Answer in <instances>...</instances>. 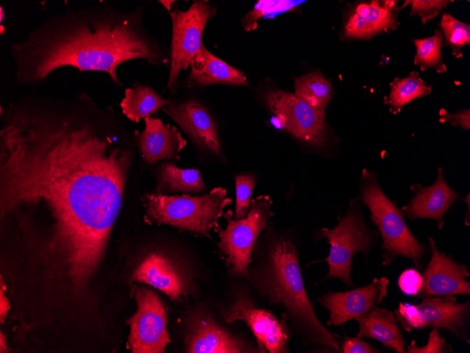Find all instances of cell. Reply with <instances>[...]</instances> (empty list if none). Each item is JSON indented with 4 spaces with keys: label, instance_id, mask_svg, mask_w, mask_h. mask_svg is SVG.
I'll list each match as a JSON object with an SVG mask.
<instances>
[{
    "label": "cell",
    "instance_id": "obj_1",
    "mask_svg": "<svg viewBox=\"0 0 470 353\" xmlns=\"http://www.w3.org/2000/svg\"><path fill=\"white\" fill-rule=\"evenodd\" d=\"M0 115L1 216L43 204L52 218L46 251L82 286L105 256L135 140L111 107L84 92L30 95Z\"/></svg>",
    "mask_w": 470,
    "mask_h": 353
},
{
    "label": "cell",
    "instance_id": "obj_2",
    "mask_svg": "<svg viewBox=\"0 0 470 353\" xmlns=\"http://www.w3.org/2000/svg\"><path fill=\"white\" fill-rule=\"evenodd\" d=\"M16 81L31 87L45 82L63 67L106 73L123 87L118 67L142 59L170 63V51L146 29L143 8L123 11L97 4L51 15L11 46Z\"/></svg>",
    "mask_w": 470,
    "mask_h": 353
},
{
    "label": "cell",
    "instance_id": "obj_3",
    "mask_svg": "<svg viewBox=\"0 0 470 353\" xmlns=\"http://www.w3.org/2000/svg\"><path fill=\"white\" fill-rule=\"evenodd\" d=\"M264 232L243 278L266 304L286 318L292 335L304 347L342 352L341 337L319 320L308 298L296 240L291 233L272 225Z\"/></svg>",
    "mask_w": 470,
    "mask_h": 353
},
{
    "label": "cell",
    "instance_id": "obj_4",
    "mask_svg": "<svg viewBox=\"0 0 470 353\" xmlns=\"http://www.w3.org/2000/svg\"><path fill=\"white\" fill-rule=\"evenodd\" d=\"M140 198L145 209L146 223L171 225L210 239V230L219 224L224 208L232 202L227 197L226 189L222 187H215L201 196L146 192Z\"/></svg>",
    "mask_w": 470,
    "mask_h": 353
},
{
    "label": "cell",
    "instance_id": "obj_5",
    "mask_svg": "<svg viewBox=\"0 0 470 353\" xmlns=\"http://www.w3.org/2000/svg\"><path fill=\"white\" fill-rule=\"evenodd\" d=\"M360 192L361 200L369 211L371 221L381 236L382 264L388 266L397 256H402L423 271L430 249L412 235L401 209L382 191L376 172L363 170Z\"/></svg>",
    "mask_w": 470,
    "mask_h": 353
},
{
    "label": "cell",
    "instance_id": "obj_6",
    "mask_svg": "<svg viewBox=\"0 0 470 353\" xmlns=\"http://www.w3.org/2000/svg\"><path fill=\"white\" fill-rule=\"evenodd\" d=\"M272 204L269 196L259 195L251 200L245 218L234 219L233 211L228 209L222 216L227 221L226 228L222 229L220 224L213 228L220 237L217 247L230 275H246L260 235L272 225L271 218L274 216Z\"/></svg>",
    "mask_w": 470,
    "mask_h": 353
},
{
    "label": "cell",
    "instance_id": "obj_7",
    "mask_svg": "<svg viewBox=\"0 0 470 353\" xmlns=\"http://www.w3.org/2000/svg\"><path fill=\"white\" fill-rule=\"evenodd\" d=\"M378 233L365 223L361 211L360 200L352 199L346 213L338 218L333 228H323L317 233L330 245L328 256L324 259L329 271L322 281L336 278L348 287H353L351 268L354 256L362 253L365 260L374 244L378 242Z\"/></svg>",
    "mask_w": 470,
    "mask_h": 353
},
{
    "label": "cell",
    "instance_id": "obj_8",
    "mask_svg": "<svg viewBox=\"0 0 470 353\" xmlns=\"http://www.w3.org/2000/svg\"><path fill=\"white\" fill-rule=\"evenodd\" d=\"M457 300L456 296L448 295L424 297L418 304L400 302L394 314L407 332L425 328L445 330L469 344L470 301Z\"/></svg>",
    "mask_w": 470,
    "mask_h": 353
},
{
    "label": "cell",
    "instance_id": "obj_9",
    "mask_svg": "<svg viewBox=\"0 0 470 353\" xmlns=\"http://www.w3.org/2000/svg\"><path fill=\"white\" fill-rule=\"evenodd\" d=\"M216 13V8L207 1H193L182 11L177 6L170 13L172 34L170 50V71L167 88L175 93L179 75L191 65L200 50L204 28Z\"/></svg>",
    "mask_w": 470,
    "mask_h": 353
},
{
    "label": "cell",
    "instance_id": "obj_10",
    "mask_svg": "<svg viewBox=\"0 0 470 353\" xmlns=\"http://www.w3.org/2000/svg\"><path fill=\"white\" fill-rule=\"evenodd\" d=\"M225 323L243 322L253 335L260 353H288L291 328L286 318L274 311L256 305L248 296L238 293L220 309Z\"/></svg>",
    "mask_w": 470,
    "mask_h": 353
},
{
    "label": "cell",
    "instance_id": "obj_11",
    "mask_svg": "<svg viewBox=\"0 0 470 353\" xmlns=\"http://www.w3.org/2000/svg\"><path fill=\"white\" fill-rule=\"evenodd\" d=\"M263 101L278 123L292 136L310 145L323 147L327 144V125L324 111L316 109L294 93L282 90L265 92Z\"/></svg>",
    "mask_w": 470,
    "mask_h": 353
},
{
    "label": "cell",
    "instance_id": "obj_12",
    "mask_svg": "<svg viewBox=\"0 0 470 353\" xmlns=\"http://www.w3.org/2000/svg\"><path fill=\"white\" fill-rule=\"evenodd\" d=\"M131 290L137 310L127 321L130 327L127 348L134 353H163L171 342L164 304L148 287L134 285Z\"/></svg>",
    "mask_w": 470,
    "mask_h": 353
},
{
    "label": "cell",
    "instance_id": "obj_13",
    "mask_svg": "<svg viewBox=\"0 0 470 353\" xmlns=\"http://www.w3.org/2000/svg\"><path fill=\"white\" fill-rule=\"evenodd\" d=\"M184 338L188 353H248L260 350L251 342L220 323L208 310L197 309L189 317Z\"/></svg>",
    "mask_w": 470,
    "mask_h": 353
},
{
    "label": "cell",
    "instance_id": "obj_14",
    "mask_svg": "<svg viewBox=\"0 0 470 353\" xmlns=\"http://www.w3.org/2000/svg\"><path fill=\"white\" fill-rule=\"evenodd\" d=\"M162 111L184 132L200 151L215 156H223L215 121L207 107L195 99L182 102L168 99Z\"/></svg>",
    "mask_w": 470,
    "mask_h": 353
},
{
    "label": "cell",
    "instance_id": "obj_15",
    "mask_svg": "<svg viewBox=\"0 0 470 353\" xmlns=\"http://www.w3.org/2000/svg\"><path fill=\"white\" fill-rule=\"evenodd\" d=\"M389 280L374 278L369 285L345 292L329 290L315 299L329 313L327 326H343L382 303L388 295Z\"/></svg>",
    "mask_w": 470,
    "mask_h": 353
},
{
    "label": "cell",
    "instance_id": "obj_16",
    "mask_svg": "<svg viewBox=\"0 0 470 353\" xmlns=\"http://www.w3.org/2000/svg\"><path fill=\"white\" fill-rule=\"evenodd\" d=\"M431 257L423 270V286L418 298L470 295L468 266L455 261L451 254L440 252L433 239L428 236Z\"/></svg>",
    "mask_w": 470,
    "mask_h": 353
},
{
    "label": "cell",
    "instance_id": "obj_17",
    "mask_svg": "<svg viewBox=\"0 0 470 353\" xmlns=\"http://www.w3.org/2000/svg\"><path fill=\"white\" fill-rule=\"evenodd\" d=\"M182 266L170 256L152 252L138 264L132 280L148 284L166 295L172 302H181L190 290V279Z\"/></svg>",
    "mask_w": 470,
    "mask_h": 353
},
{
    "label": "cell",
    "instance_id": "obj_18",
    "mask_svg": "<svg viewBox=\"0 0 470 353\" xmlns=\"http://www.w3.org/2000/svg\"><path fill=\"white\" fill-rule=\"evenodd\" d=\"M144 123V130H136L134 135L143 160L149 166L164 159L178 161L187 143L178 129L151 116L146 117Z\"/></svg>",
    "mask_w": 470,
    "mask_h": 353
},
{
    "label": "cell",
    "instance_id": "obj_19",
    "mask_svg": "<svg viewBox=\"0 0 470 353\" xmlns=\"http://www.w3.org/2000/svg\"><path fill=\"white\" fill-rule=\"evenodd\" d=\"M415 195L402 206L404 216L412 221L417 218L434 220L439 229L443 225V218L451 206L462 197L447 184L441 168L438 169L436 182L431 186L413 185Z\"/></svg>",
    "mask_w": 470,
    "mask_h": 353
},
{
    "label": "cell",
    "instance_id": "obj_20",
    "mask_svg": "<svg viewBox=\"0 0 470 353\" xmlns=\"http://www.w3.org/2000/svg\"><path fill=\"white\" fill-rule=\"evenodd\" d=\"M397 1H371L359 4L350 15L344 33L348 37L367 39L388 30H395Z\"/></svg>",
    "mask_w": 470,
    "mask_h": 353
},
{
    "label": "cell",
    "instance_id": "obj_21",
    "mask_svg": "<svg viewBox=\"0 0 470 353\" xmlns=\"http://www.w3.org/2000/svg\"><path fill=\"white\" fill-rule=\"evenodd\" d=\"M354 319L358 325L357 337L375 340L398 353L405 352V337L391 311L375 306Z\"/></svg>",
    "mask_w": 470,
    "mask_h": 353
},
{
    "label": "cell",
    "instance_id": "obj_22",
    "mask_svg": "<svg viewBox=\"0 0 470 353\" xmlns=\"http://www.w3.org/2000/svg\"><path fill=\"white\" fill-rule=\"evenodd\" d=\"M188 82L193 85L227 84L248 86L245 74L210 52L203 44L191 65Z\"/></svg>",
    "mask_w": 470,
    "mask_h": 353
},
{
    "label": "cell",
    "instance_id": "obj_23",
    "mask_svg": "<svg viewBox=\"0 0 470 353\" xmlns=\"http://www.w3.org/2000/svg\"><path fill=\"white\" fill-rule=\"evenodd\" d=\"M155 192L167 194H198L205 190L202 174L196 168H180L172 162L160 164L156 171Z\"/></svg>",
    "mask_w": 470,
    "mask_h": 353
},
{
    "label": "cell",
    "instance_id": "obj_24",
    "mask_svg": "<svg viewBox=\"0 0 470 353\" xmlns=\"http://www.w3.org/2000/svg\"><path fill=\"white\" fill-rule=\"evenodd\" d=\"M167 103L168 99L158 94L151 87L136 81L132 87L125 89L120 107L127 118L139 123L141 118L156 113Z\"/></svg>",
    "mask_w": 470,
    "mask_h": 353
},
{
    "label": "cell",
    "instance_id": "obj_25",
    "mask_svg": "<svg viewBox=\"0 0 470 353\" xmlns=\"http://www.w3.org/2000/svg\"><path fill=\"white\" fill-rule=\"evenodd\" d=\"M294 94L312 107L324 111L331 100L333 88L319 71H312L295 80Z\"/></svg>",
    "mask_w": 470,
    "mask_h": 353
},
{
    "label": "cell",
    "instance_id": "obj_26",
    "mask_svg": "<svg viewBox=\"0 0 470 353\" xmlns=\"http://www.w3.org/2000/svg\"><path fill=\"white\" fill-rule=\"evenodd\" d=\"M390 92L386 98L390 111L397 114L402 107L412 100L431 93L432 87L428 85L416 71L402 78H396L390 83Z\"/></svg>",
    "mask_w": 470,
    "mask_h": 353
},
{
    "label": "cell",
    "instance_id": "obj_27",
    "mask_svg": "<svg viewBox=\"0 0 470 353\" xmlns=\"http://www.w3.org/2000/svg\"><path fill=\"white\" fill-rule=\"evenodd\" d=\"M443 39L442 32L436 30L434 34L428 37L414 40L416 47L414 63L418 66L421 71L431 68H435L438 73L446 71L440 51Z\"/></svg>",
    "mask_w": 470,
    "mask_h": 353
},
{
    "label": "cell",
    "instance_id": "obj_28",
    "mask_svg": "<svg viewBox=\"0 0 470 353\" xmlns=\"http://www.w3.org/2000/svg\"><path fill=\"white\" fill-rule=\"evenodd\" d=\"M439 27L445 38V44L452 49L453 56L462 57V48L470 43V25L450 13H443Z\"/></svg>",
    "mask_w": 470,
    "mask_h": 353
},
{
    "label": "cell",
    "instance_id": "obj_29",
    "mask_svg": "<svg viewBox=\"0 0 470 353\" xmlns=\"http://www.w3.org/2000/svg\"><path fill=\"white\" fill-rule=\"evenodd\" d=\"M256 180V175L253 172H245L234 175L236 187L234 219H242L248 214Z\"/></svg>",
    "mask_w": 470,
    "mask_h": 353
},
{
    "label": "cell",
    "instance_id": "obj_30",
    "mask_svg": "<svg viewBox=\"0 0 470 353\" xmlns=\"http://www.w3.org/2000/svg\"><path fill=\"white\" fill-rule=\"evenodd\" d=\"M303 1H259L254 8L244 18L243 25L247 30L256 26L255 20L271 13L291 10Z\"/></svg>",
    "mask_w": 470,
    "mask_h": 353
},
{
    "label": "cell",
    "instance_id": "obj_31",
    "mask_svg": "<svg viewBox=\"0 0 470 353\" xmlns=\"http://www.w3.org/2000/svg\"><path fill=\"white\" fill-rule=\"evenodd\" d=\"M453 1L449 0H405L399 9L410 5L409 15L419 16L423 25H425L426 22L436 18L443 8H446L450 3Z\"/></svg>",
    "mask_w": 470,
    "mask_h": 353
},
{
    "label": "cell",
    "instance_id": "obj_32",
    "mask_svg": "<svg viewBox=\"0 0 470 353\" xmlns=\"http://www.w3.org/2000/svg\"><path fill=\"white\" fill-rule=\"evenodd\" d=\"M407 353H452L453 350L451 345H448L445 338L440 337L439 330L432 328L429 333L428 340L426 345L419 347L416 341L412 340L411 343L407 346Z\"/></svg>",
    "mask_w": 470,
    "mask_h": 353
},
{
    "label": "cell",
    "instance_id": "obj_33",
    "mask_svg": "<svg viewBox=\"0 0 470 353\" xmlns=\"http://www.w3.org/2000/svg\"><path fill=\"white\" fill-rule=\"evenodd\" d=\"M398 285L403 294L417 296L423 286L422 274L414 268H407L400 275Z\"/></svg>",
    "mask_w": 470,
    "mask_h": 353
},
{
    "label": "cell",
    "instance_id": "obj_34",
    "mask_svg": "<svg viewBox=\"0 0 470 353\" xmlns=\"http://www.w3.org/2000/svg\"><path fill=\"white\" fill-rule=\"evenodd\" d=\"M341 341L343 353H381L383 350L373 347L360 337H345Z\"/></svg>",
    "mask_w": 470,
    "mask_h": 353
},
{
    "label": "cell",
    "instance_id": "obj_35",
    "mask_svg": "<svg viewBox=\"0 0 470 353\" xmlns=\"http://www.w3.org/2000/svg\"><path fill=\"white\" fill-rule=\"evenodd\" d=\"M440 116V122L441 123L448 122L456 127L461 126L465 130L470 128V111L469 109L459 111L457 113H449L445 109H441Z\"/></svg>",
    "mask_w": 470,
    "mask_h": 353
},
{
    "label": "cell",
    "instance_id": "obj_36",
    "mask_svg": "<svg viewBox=\"0 0 470 353\" xmlns=\"http://www.w3.org/2000/svg\"><path fill=\"white\" fill-rule=\"evenodd\" d=\"M4 283L1 277V290H0V321L4 323V318L10 309V304L8 299L4 294Z\"/></svg>",
    "mask_w": 470,
    "mask_h": 353
},
{
    "label": "cell",
    "instance_id": "obj_37",
    "mask_svg": "<svg viewBox=\"0 0 470 353\" xmlns=\"http://www.w3.org/2000/svg\"><path fill=\"white\" fill-rule=\"evenodd\" d=\"M9 350L6 347V338L3 333H0V352H8Z\"/></svg>",
    "mask_w": 470,
    "mask_h": 353
},
{
    "label": "cell",
    "instance_id": "obj_38",
    "mask_svg": "<svg viewBox=\"0 0 470 353\" xmlns=\"http://www.w3.org/2000/svg\"><path fill=\"white\" fill-rule=\"evenodd\" d=\"M164 6L165 8L170 11L171 10V6L172 4L174 2V1L172 0H163V1H159Z\"/></svg>",
    "mask_w": 470,
    "mask_h": 353
},
{
    "label": "cell",
    "instance_id": "obj_39",
    "mask_svg": "<svg viewBox=\"0 0 470 353\" xmlns=\"http://www.w3.org/2000/svg\"><path fill=\"white\" fill-rule=\"evenodd\" d=\"M0 13H1V14H0L1 15L0 21H1V23L3 20H4V15L5 16V13H4V9L1 6L0 7Z\"/></svg>",
    "mask_w": 470,
    "mask_h": 353
}]
</instances>
